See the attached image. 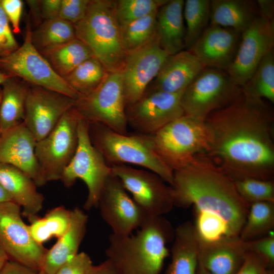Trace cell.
Returning <instances> with one entry per match:
<instances>
[{
	"instance_id": "cell-1",
	"label": "cell",
	"mask_w": 274,
	"mask_h": 274,
	"mask_svg": "<svg viewBox=\"0 0 274 274\" xmlns=\"http://www.w3.org/2000/svg\"><path fill=\"white\" fill-rule=\"evenodd\" d=\"M208 155L233 180H273L274 115L265 100L243 90L204 120Z\"/></svg>"
},
{
	"instance_id": "cell-2",
	"label": "cell",
	"mask_w": 274,
	"mask_h": 274,
	"mask_svg": "<svg viewBox=\"0 0 274 274\" xmlns=\"http://www.w3.org/2000/svg\"><path fill=\"white\" fill-rule=\"evenodd\" d=\"M174 206L193 207L194 215L217 217L239 236L250 204L239 194L234 180L206 154L174 172Z\"/></svg>"
},
{
	"instance_id": "cell-3",
	"label": "cell",
	"mask_w": 274,
	"mask_h": 274,
	"mask_svg": "<svg viewBox=\"0 0 274 274\" xmlns=\"http://www.w3.org/2000/svg\"><path fill=\"white\" fill-rule=\"evenodd\" d=\"M135 233H111L105 251L118 274H160L170 251L175 228L163 216H149Z\"/></svg>"
},
{
	"instance_id": "cell-4",
	"label": "cell",
	"mask_w": 274,
	"mask_h": 274,
	"mask_svg": "<svg viewBox=\"0 0 274 274\" xmlns=\"http://www.w3.org/2000/svg\"><path fill=\"white\" fill-rule=\"evenodd\" d=\"M74 27L76 38L108 73L122 71L127 54L115 15V1L90 0L85 17Z\"/></svg>"
},
{
	"instance_id": "cell-5",
	"label": "cell",
	"mask_w": 274,
	"mask_h": 274,
	"mask_svg": "<svg viewBox=\"0 0 274 274\" xmlns=\"http://www.w3.org/2000/svg\"><path fill=\"white\" fill-rule=\"evenodd\" d=\"M148 145L174 172L207 154L209 134L205 121L184 115L155 133L142 134Z\"/></svg>"
},
{
	"instance_id": "cell-6",
	"label": "cell",
	"mask_w": 274,
	"mask_h": 274,
	"mask_svg": "<svg viewBox=\"0 0 274 274\" xmlns=\"http://www.w3.org/2000/svg\"><path fill=\"white\" fill-rule=\"evenodd\" d=\"M88 122L91 142L109 165L125 163L139 165L172 185L174 171L148 145L142 134H122L102 124Z\"/></svg>"
},
{
	"instance_id": "cell-7",
	"label": "cell",
	"mask_w": 274,
	"mask_h": 274,
	"mask_svg": "<svg viewBox=\"0 0 274 274\" xmlns=\"http://www.w3.org/2000/svg\"><path fill=\"white\" fill-rule=\"evenodd\" d=\"M242 91L225 71L206 66L183 91L180 104L185 115L205 120L231 104Z\"/></svg>"
},
{
	"instance_id": "cell-8",
	"label": "cell",
	"mask_w": 274,
	"mask_h": 274,
	"mask_svg": "<svg viewBox=\"0 0 274 274\" xmlns=\"http://www.w3.org/2000/svg\"><path fill=\"white\" fill-rule=\"evenodd\" d=\"M78 145L72 160L64 170L60 180L66 187L72 186L78 179L88 189L83 208L89 211L97 207L105 183L112 174L111 166L91 142L88 122L82 117L78 127Z\"/></svg>"
},
{
	"instance_id": "cell-9",
	"label": "cell",
	"mask_w": 274,
	"mask_h": 274,
	"mask_svg": "<svg viewBox=\"0 0 274 274\" xmlns=\"http://www.w3.org/2000/svg\"><path fill=\"white\" fill-rule=\"evenodd\" d=\"M74 107L88 122L128 134L122 72L108 73L94 90L79 96Z\"/></svg>"
},
{
	"instance_id": "cell-10",
	"label": "cell",
	"mask_w": 274,
	"mask_h": 274,
	"mask_svg": "<svg viewBox=\"0 0 274 274\" xmlns=\"http://www.w3.org/2000/svg\"><path fill=\"white\" fill-rule=\"evenodd\" d=\"M27 22L25 37L22 45L8 55L0 57V68L29 85L51 90L76 100L79 94L63 78L55 72L32 44L29 20Z\"/></svg>"
},
{
	"instance_id": "cell-11",
	"label": "cell",
	"mask_w": 274,
	"mask_h": 274,
	"mask_svg": "<svg viewBox=\"0 0 274 274\" xmlns=\"http://www.w3.org/2000/svg\"><path fill=\"white\" fill-rule=\"evenodd\" d=\"M81 117L74 106L46 137L37 142L35 153L46 182L60 180L74 157L78 145V127Z\"/></svg>"
},
{
	"instance_id": "cell-12",
	"label": "cell",
	"mask_w": 274,
	"mask_h": 274,
	"mask_svg": "<svg viewBox=\"0 0 274 274\" xmlns=\"http://www.w3.org/2000/svg\"><path fill=\"white\" fill-rule=\"evenodd\" d=\"M21 214L13 201L0 203V247L9 260L40 271L48 249L35 241Z\"/></svg>"
},
{
	"instance_id": "cell-13",
	"label": "cell",
	"mask_w": 274,
	"mask_h": 274,
	"mask_svg": "<svg viewBox=\"0 0 274 274\" xmlns=\"http://www.w3.org/2000/svg\"><path fill=\"white\" fill-rule=\"evenodd\" d=\"M111 166L112 174L148 215L163 216L171 211L174 207L172 187L157 174L125 164Z\"/></svg>"
},
{
	"instance_id": "cell-14",
	"label": "cell",
	"mask_w": 274,
	"mask_h": 274,
	"mask_svg": "<svg viewBox=\"0 0 274 274\" xmlns=\"http://www.w3.org/2000/svg\"><path fill=\"white\" fill-rule=\"evenodd\" d=\"M273 46L274 21L258 16L241 33L235 58L226 70L232 82L242 87Z\"/></svg>"
},
{
	"instance_id": "cell-15",
	"label": "cell",
	"mask_w": 274,
	"mask_h": 274,
	"mask_svg": "<svg viewBox=\"0 0 274 274\" xmlns=\"http://www.w3.org/2000/svg\"><path fill=\"white\" fill-rule=\"evenodd\" d=\"M183 92H145L143 96L125 109L127 126L138 133H155L166 124L184 115L180 104Z\"/></svg>"
},
{
	"instance_id": "cell-16",
	"label": "cell",
	"mask_w": 274,
	"mask_h": 274,
	"mask_svg": "<svg viewBox=\"0 0 274 274\" xmlns=\"http://www.w3.org/2000/svg\"><path fill=\"white\" fill-rule=\"evenodd\" d=\"M97 207L112 233L118 235L131 234L150 216L134 201L120 180L113 174L105 183Z\"/></svg>"
},
{
	"instance_id": "cell-17",
	"label": "cell",
	"mask_w": 274,
	"mask_h": 274,
	"mask_svg": "<svg viewBox=\"0 0 274 274\" xmlns=\"http://www.w3.org/2000/svg\"><path fill=\"white\" fill-rule=\"evenodd\" d=\"M169 55L160 47L156 37L127 54L122 71L126 108L143 96Z\"/></svg>"
},
{
	"instance_id": "cell-18",
	"label": "cell",
	"mask_w": 274,
	"mask_h": 274,
	"mask_svg": "<svg viewBox=\"0 0 274 274\" xmlns=\"http://www.w3.org/2000/svg\"><path fill=\"white\" fill-rule=\"evenodd\" d=\"M75 103V99L65 94L30 85L23 123L38 142L55 128Z\"/></svg>"
},
{
	"instance_id": "cell-19",
	"label": "cell",
	"mask_w": 274,
	"mask_h": 274,
	"mask_svg": "<svg viewBox=\"0 0 274 274\" xmlns=\"http://www.w3.org/2000/svg\"><path fill=\"white\" fill-rule=\"evenodd\" d=\"M37 142L23 122L3 132L0 137V163L19 169L40 187L47 182L35 153Z\"/></svg>"
},
{
	"instance_id": "cell-20",
	"label": "cell",
	"mask_w": 274,
	"mask_h": 274,
	"mask_svg": "<svg viewBox=\"0 0 274 274\" xmlns=\"http://www.w3.org/2000/svg\"><path fill=\"white\" fill-rule=\"evenodd\" d=\"M241 37L233 29L209 24L188 51L205 67L226 71L235 58Z\"/></svg>"
},
{
	"instance_id": "cell-21",
	"label": "cell",
	"mask_w": 274,
	"mask_h": 274,
	"mask_svg": "<svg viewBox=\"0 0 274 274\" xmlns=\"http://www.w3.org/2000/svg\"><path fill=\"white\" fill-rule=\"evenodd\" d=\"M248 253L239 236L208 242L198 239V263L211 274H236Z\"/></svg>"
},
{
	"instance_id": "cell-22",
	"label": "cell",
	"mask_w": 274,
	"mask_h": 274,
	"mask_svg": "<svg viewBox=\"0 0 274 274\" xmlns=\"http://www.w3.org/2000/svg\"><path fill=\"white\" fill-rule=\"evenodd\" d=\"M204 67L188 50L169 55L145 92H183Z\"/></svg>"
},
{
	"instance_id": "cell-23",
	"label": "cell",
	"mask_w": 274,
	"mask_h": 274,
	"mask_svg": "<svg viewBox=\"0 0 274 274\" xmlns=\"http://www.w3.org/2000/svg\"><path fill=\"white\" fill-rule=\"evenodd\" d=\"M0 184L12 201L22 208V214L30 222L43 208L44 197L32 179L11 165L0 163Z\"/></svg>"
},
{
	"instance_id": "cell-24",
	"label": "cell",
	"mask_w": 274,
	"mask_h": 274,
	"mask_svg": "<svg viewBox=\"0 0 274 274\" xmlns=\"http://www.w3.org/2000/svg\"><path fill=\"white\" fill-rule=\"evenodd\" d=\"M88 216L76 207L71 210L70 223L66 232L48 250L40 271L54 274L69 259L78 253L86 232Z\"/></svg>"
},
{
	"instance_id": "cell-25",
	"label": "cell",
	"mask_w": 274,
	"mask_h": 274,
	"mask_svg": "<svg viewBox=\"0 0 274 274\" xmlns=\"http://www.w3.org/2000/svg\"><path fill=\"white\" fill-rule=\"evenodd\" d=\"M184 4L183 0H168L157 12L156 39L160 47L169 55L185 47Z\"/></svg>"
},
{
	"instance_id": "cell-26",
	"label": "cell",
	"mask_w": 274,
	"mask_h": 274,
	"mask_svg": "<svg viewBox=\"0 0 274 274\" xmlns=\"http://www.w3.org/2000/svg\"><path fill=\"white\" fill-rule=\"evenodd\" d=\"M170 251L171 260L164 274H197L198 264V239L189 221L175 229Z\"/></svg>"
},
{
	"instance_id": "cell-27",
	"label": "cell",
	"mask_w": 274,
	"mask_h": 274,
	"mask_svg": "<svg viewBox=\"0 0 274 274\" xmlns=\"http://www.w3.org/2000/svg\"><path fill=\"white\" fill-rule=\"evenodd\" d=\"M258 16L256 1H211L210 25L230 28L242 33Z\"/></svg>"
},
{
	"instance_id": "cell-28",
	"label": "cell",
	"mask_w": 274,
	"mask_h": 274,
	"mask_svg": "<svg viewBox=\"0 0 274 274\" xmlns=\"http://www.w3.org/2000/svg\"><path fill=\"white\" fill-rule=\"evenodd\" d=\"M2 85L0 129L2 133L23 122L30 85L12 76Z\"/></svg>"
},
{
	"instance_id": "cell-29",
	"label": "cell",
	"mask_w": 274,
	"mask_h": 274,
	"mask_svg": "<svg viewBox=\"0 0 274 274\" xmlns=\"http://www.w3.org/2000/svg\"><path fill=\"white\" fill-rule=\"evenodd\" d=\"M40 52L62 78L81 63L94 56L89 48L77 38Z\"/></svg>"
},
{
	"instance_id": "cell-30",
	"label": "cell",
	"mask_w": 274,
	"mask_h": 274,
	"mask_svg": "<svg viewBox=\"0 0 274 274\" xmlns=\"http://www.w3.org/2000/svg\"><path fill=\"white\" fill-rule=\"evenodd\" d=\"M74 24L60 17L43 21L31 31V40L40 52L76 39Z\"/></svg>"
},
{
	"instance_id": "cell-31",
	"label": "cell",
	"mask_w": 274,
	"mask_h": 274,
	"mask_svg": "<svg viewBox=\"0 0 274 274\" xmlns=\"http://www.w3.org/2000/svg\"><path fill=\"white\" fill-rule=\"evenodd\" d=\"M274 227V202L250 204L239 237L244 241L257 239L271 233Z\"/></svg>"
},
{
	"instance_id": "cell-32",
	"label": "cell",
	"mask_w": 274,
	"mask_h": 274,
	"mask_svg": "<svg viewBox=\"0 0 274 274\" xmlns=\"http://www.w3.org/2000/svg\"><path fill=\"white\" fill-rule=\"evenodd\" d=\"M70 219L71 210L59 206L50 210L44 217L35 219L29 229L35 241L43 245L52 237L62 236L68 228Z\"/></svg>"
},
{
	"instance_id": "cell-33",
	"label": "cell",
	"mask_w": 274,
	"mask_h": 274,
	"mask_svg": "<svg viewBox=\"0 0 274 274\" xmlns=\"http://www.w3.org/2000/svg\"><path fill=\"white\" fill-rule=\"evenodd\" d=\"M108 74L94 56L79 65L63 78L78 94L85 95L96 88Z\"/></svg>"
},
{
	"instance_id": "cell-34",
	"label": "cell",
	"mask_w": 274,
	"mask_h": 274,
	"mask_svg": "<svg viewBox=\"0 0 274 274\" xmlns=\"http://www.w3.org/2000/svg\"><path fill=\"white\" fill-rule=\"evenodd\" d=\"M245 92L274 103V53L270 51L242 87Z\"/></svg>"
},
{
	"instance_id": "cell-35",
	"label": "cell",
	"mask_w": 274,
	"mask_h": 274,
	"mask_svg": "<svg viewBox=\"0 0 274 274\" xmlns=\"http://www.w3.org/2000/svg\"><path fill=\"white\" fill-rule=\"evenodd\" d=\"M210 0L184 1L183 17L185 20V47L188 50L209 25Z\"/></svg>"
},
{
	"instance_id": "cell-36",
	"label": "cell",
	"mask_w": 274,
	"mask_h": 274,
	"mask_svg": "<svg viewBox=\"0 0 274 274\" xmlns=\"http://www.w3.org/2000/svg\"><path fill=\"white\" fill-rule=\"evenodd\" d=\"M158 10L120 28L123 47L127 54L142 47L156 37Z\"/></svg>"
},
{
	"instance_id": "cell-37",
	"label": "cell",
	"mask_w": 274,
	"mask_h": 274,
	"mask_svg": "<svg viewBox=\"0 0 274 274\" xmlns=\"http://www.w3.org/2000/svg\"><path fill=\"white\" fill-rule=\"evenodd\" d=\"M167 1H115V15L120 28L157 11Z\"/></svg>"
},
{
	"instance_id": "cell-38",
	"label": "cell",
	"mask_w": 274,
	"mask_h": 274,
	"mask_svg": "<svg viewBox=\"0 0 274 274\" xmlns=\"http://www.w3.org/2000/svg\"><path fill=\"white\" fill-rule=\"evenodd\" d=\"M241 196L249 204L258 202H274L273 180L255 178L233 180Z\"/></svg>"
},
{
	"instance_id": "cell-39",
	"label": "cell",
	"mask_w": 274,
	"mask_h": 274,
	"mask_svg": "<svg viewBox=\"0 0 274 274\" xmlns=\"http://www.w3.org/2000/svg\"><path fill=\"white\" fill-rule=\"evenodd\" d=\"M244 245L248 252L259 256L267 263L269 268H272L274 265L273 234L270 233L257 239L244 241Z\"/></svg>"
},
{
	"instance_id": "cell-40",
	"label": "cell",
	"mask_w": 274,
	"mask_h": 274,
	"mask_svg": "<svg viewBox=\"0 0 274 274\" xmlns=\"http://www.w3.org/2000/svg\"><path fill=\"white\" fill-rule=\"evenodd\" d=\"M90 0H61L59 17L74 24L85 17Z\"/></svg>"
},
{
	"instance_id": "cell-41",
	"label": "cell",
	"mask_w": 274,
	"mask_h": 274,
	"mask_svg": "<svg viewBox=\"0 0 274 274\" xmlns=\"http://www.w3.org/2000/svg\"><path fill=\"white\" fill-rule=\"evenodd\" d=\"M94 265L90 256L82 252L69 259L54 274H91Z\"/></svg>"
},
{
	"instance_id": "cell-42",
	"label": "cell",
	"mask_w": 274,
	"mask_h": 274,
	"mask_svg": "<svg viewBox=\"0 0 274 274\" xmlns=\"http://www.w3.org/2000/svg\"><path fill=\"white\" fill-rule=\"evenodd\" d=\"M19 46L0 2V57L8 55Z\"/></svg>"
},
{
	"instance_id": "cell-43",
	"label": "cell",
	"mask_w": 274,
	"mask_h": 274,
	"mask_svg": "<svg viewBox=\"0 0 274 274\" xmlns=\"http://www.w3.org/2000/svg\"><path fill=\"white\" fill-rule=\"evenodd\" d=\"M2 7L11 23L13 32H21L20 20L22 14L23 2L21 0H0Z\"/></svg>"
},
{
	"instance_id": "cell-44",
	"label": "cell",
	"mask_w": 274,
	"mask_h": 274,
	"mask_svg": "<svg viewBox=\"0 0 274 274\" xmlns=\"http://www.w3.org/2000/svg\"><path fill=\"white\" fill-rule=\"evenodd\" d=\"M268 268V264L261 257L248 252L244 262L236 274H265Z\"/></svg>"
},
{
	"instance_id": "cell-45",
	"label": "cell",
	"mask_w": 274,
	"mask_h": 274,
	"mask_svg": "<svg viewBox=\"0 0 274 274\" xmlns=\"http://www.w3.org/2000/svg\"><path fill=\"white\" fill-rule=\"evenodd\" d=\"M61 0H40V7L43 21L59 17Z\"/></svg>"
},
{
	"instance_id": "cell-46",
	"label": "cell",
	"mask_w": 274,
	"mask_h": 274,
	"mask_svg": "<svg viewBox=\"0 0 274 274\" xmlns=\"http://www.w3.org/2000/svg\"><path fill=\"white\" fill-rule=\"evenodd\" d=\"M35 270L17 262L9 260L0 271V274H38Z\"/></svg>"
},
{
	"instance_id": "cell-47",
	"label": "cell",
	"mask_w": 274,
	"mask_h": 274,
	"mask_svg": "<svg viewBox=\"0 0 274 274\" xmlns=\"http://www.w3.org/2000/svg\"><path fill=\"white\" fill-rule=\"evenodd\" d=\"M259 16L270 21H274V1L258 0L256 1Z\"/></svg>"
},
{
	"instance_id": "cell-48",
	"label": "cell",
	"mask_w": 274,
	"mask_h": 274,
	"mask_svg": "<svg viewBox=\"0 0 274 274\" xmlns=\"http://www.w3.org/2000/svg\"><path fill=\"white\" fill-rule=\"evenodd\" d=\"M26 2L30 9V14L34 23L37 26L43 22L40 11V1L27 0Z\"/></svg>"
},
{
	"instance_id": "cell-49",
	"label": "cell",
	"mask_w": 274,
	"mask_h": 274,
	"mask_svg": "<svg viewBox=\"0 0 274 274\" xmlns=\"http://www.w3.org/2000/svg\"><path fill=\"white\" fill-rule=\"evenodd\" d=\"M91 274H118L111 263L106 259L98 265H94Z\"/></svg>"
},
{
	"instance_id": "cell-50",
	"label": "cell",
	"mask_w": 274,
	"mask_h": 274,
	"mask_svg": "<svg viewBox=\"0 0 274 274\" xmlns=\"http://www.w3.org/2000/svg\"><path fill=\"white\" fill-rule=\"evenodd\" d=\"M9 201H12L10 196L0 184V203Z\"/></svg>"
},
{
	"instance_id": "cell-51",
	"label": "cell",
	"mask_w": 274,
	"mask_h": 274,
	"mask_svg": "<svg viewBox=\"0 0 274 274\" xmlns=\"http://www.w3.org/2000/svg\"><path fill=\"white\" fill-rule=\"evenodd\" d=\"M8 260V256L0 247V271Z\"/></svg>"
},
{
	"instance_id": "cell-52",
	"label": "cell",
	"mask_w": 274,
	"mask_h": 274,
	"mask_svg": "<svg viewBox=\"0 0 274 274\" xmlns=\"http://www.w3.org/2000/svg\"><path fill=\"white\" fill-rule=\"evenodd\" d=\"M12 75L8 74L7 73L2 72L0 71V85L6 81L9 78L11 77Z\"/></svg>"
},
{
	"instance_id": "cell-53",
	"label": "cell",
	"mask_w": 274,
	"mask_h": 274,
	"mask_svg": "<svg viewBox=\"0 0 274 274\" xmlns=\"http://www.w3.org/2000/svg\"><path fill=\"white\" fill-rule=\"evenodd\" d=\"M197 274H211L200 264L198 263Z\"/></svg>"
},
{
	"instance_id": "cell-54",
	"label": "cell",
	"mask_w": 274,
	"mask_h": 274,
	"mask_svg": "<svg viewBox=\"0 0 274 274\" xmlns=\"http://www.w3.org/2000/svg\"><path fill=\"white\" fill-rule=\"evenodd\" d=\"M265 274H274L273 269L272 268H268Z\"/></svg>"
},
{
	"instance_id": "cell-55",
	"label": "cell",
	"mask_w": 274,
	"mask_h": 274,
	"mask_svg": "<svg viewBox=\"0 0 274 274\" xmlns=\"http://www.w3.org/2000/svg\"><path fill=\"white\" fill-rule=\"evenodd\" d=\"M2 88L0 87V104H1V99H2Z\"/></svg>"
},
{
	"instance_id": "cell-56",
	"label": "cell",
	"mask_w": 274,
	"mask_h": 274,
	"mask_svg": "<svg viewBox=\"0 0 274 274\" xmlns=\"http://www.w3.org/2000/svg\"><path fill=\"white\" fill-rule=\"evenodd\" d=\"M38 274H45V273L44 272H43V271H39Z\"/></svg>"
},
{
	"instance_id": "cell-57",
	"label": "cell",
	"mask_w": 274,
	"mask_h": 274,
	"mask_svg": "<svg viewBox=\"0 0 274 274\" xmlns=\"http://www.w3.org/2000/svg\"><path fill=\"white\" fill-rule=\"evenodd\" d=\"M1 135H2V132H1V129H0V137H1Z\"/></svg>"
}]
</instances>
